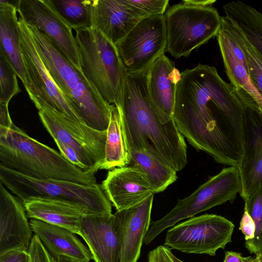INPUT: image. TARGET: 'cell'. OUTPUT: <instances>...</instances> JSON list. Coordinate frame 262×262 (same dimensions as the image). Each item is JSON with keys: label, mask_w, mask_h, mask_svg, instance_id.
<instances>
[{"label": "cell", "mask_w": 262, "mask_h": 262, "mask_svg": "<svg viewBox=\"0 0 262 262\" xmlns=\"http://www.w3.org/2000/svg\"><path fill=\"white\" fill-rule=\"evenodd\" d=\"M252 262H262V252L258 256H255Z\"/></svg>", "instance_id": "42"}, {"label": "cell", "mask_w": 262, "mask_h": 262, "mask_svg": "<svg viewBox=\"0 0 262 262\" xmlns=\"http://www.w3.org/2000/svg\"><path fill=\"white\" fill-rule=\"evenodd\" d=\"M170 249L160 245L150 251L148 254V262H174Z\"/></svg>", "instance_id": "34"}, {"label": "cell", "mask_w": 262, "mask_h": 262, "mask_svg": "<svg viewBox=\"0 0 262 262\" xmlns=\"http://www.w3.org/2000/svg\"><path fill=\"white\" fill-rule=\"evenodd\" d=\"M221 28L229 35L241 48L245 56L249 78L262 97V58L225 16H221Z\"/></svg>", "instance_id": "29"}, {"label": "cell", "mask_w": 262, "mask_h": 262, "mask_svg": "<svg viewBox=\"0 0 262 262\" xmlns=\"http://www.w3.org/2000/svg\"><path fill=\"white\" fill-rule=\"evenodd\" d=\"M100 186L117 211L137 206L156 193L144 172L132 165L110 170Z\"/></svg>", "instance_id": "15"}, {"label": "cell", "mask_w": 262, "mask_h": 262, "mask_svg": "<svg viewBox=\"0 0 262 262\" xmlns=\"http://www.w3.org/2000/svg\"><path fill=\"white\" fill-rule=\"evenodd\" d=\"M1 183L23 201L33 199L58 200L80 206L89 214L112 213V204L101 186L28 177L0 165Z\"/></svg>", "instance_id": "6"}, {"label": "cell", "mask_w": 262, "mask_h": 262, "mask_svg": "<svg viewBox=\"0 0 262 262\" xmlns=\"http://www.w3.org/2000/svg\"><path fill=\"white\" fill-rule=\"evenodd\" d=\"M234 228L231 221L221 215L193 216L168 230L164 245L186 253L214 256L231 242Z\"/></svg>", "instance_id": "9"}, {"label": "cell", "mask_w": 262, "mask_h": 262, "mask_svg": "<svg viewBox=\"0 0 262 262\" xmlns=\"http://www.w3.org/2000/svg\"><path fill=\"white\" fill-rule=\"evenodd\" d=\"M125 210L114 214H88L81 220L79 234L95 262H121Z\"/></svg>", "instance_id": "12"}, {"label": "cell", "mask_w": 262, "mask_h": 262, "mask_svg": "<svg viewBox=\"0 0 262 262\" xmlns=\"http://www.w3.org/2000/svg\"><path fill=\"white\" fill-rule=\"evenodd\" d=\"M18 24L25 62L36 94L33 103L36 107L38 110L42 106L51 107L62 116L84 124L51 76L36 49L28 25L19 16Z\"/></svg>", "instance_id": "11"}, {"label": "cell", "mask_w": 262, "mask_h": 262, "mask_svg": "<svg viewBox=\"0 0 262 262\" xmlns=\"http://www.w3.org/2000/svg\"><path fill=\"white\" fill-rule=\"evenodd\" d=\"M223 32L225 33V35L227 37L228 43L231 48V50L232 51L234 55L237 58V59L242 63V64L246 68L247 71V66L246 63V60L245 58V56L241 50V48L239 46L236 44V43L234 41V40L229 35H228L223 30L220 28Z\"/></svg>", "instance_id": "38"}, {"label": "cell", "mask_w": 262, "mask_h": 262, "mask_svg": "<svg viewBox=\"0 0 262 262\" xmlns=\"http://www.w3.org/2000/svg\"><path fill=\"white\" fill-rule=\"evenodd\" d=\"M56 258L57 262H82L65 255H60L57 256Z\"/></svg>", "instance_id": "41"}, {"label": "cell", "mask_w": 262, "mask_h": 262, "mask_svg": "<svg viewBox=\"0 0 262 262\" xmlns=\"http://www.w3.org/2000/svg\"><path fill=\"white\" fill-rule=\"evenodd\" d=\"M166 33L165 51L175 58L187 57L193 50L216 36L221 16L212 6L182 3L164 15Z\"/></svg>", "instance_id": "7"}, {"label": "cell", "mask_w": 262, "mask_h": 262, "mask_svg": "<svg viewBox=\"0 0 262 262\" xmlns=\"http://www.w3.org/2000/svg\"><path fill=\"white\" fill-rule=\"evenodd\" d=\"M154 195L141 204L125 209L121 262H137L150 225Z\"/></svg>", "instance_id": "22"}, {"label": "cell", "mask_w": 262, "mask_h": 262, "mask_svg": "<svg viewBox=\"0 0 262 262\" xmlns=\"http://www.w3.org/2000/svg\"><path fill=\"white\" fill-rule=\"evenodd\" d=\"M130 5L148 15H164L168 0H126Z\"/></svg>", "instance_id": "32"}, {"label": "cell", "mask_w": 262, "mask_h": 262, "mask_svg": "<svg viewBox=\"0 0 262 262\" xmlns=\"http://www.w3.org/2000/svg\"><path fill=\"white\" fill-rule=\"evenodd\" d=\"M0 165L35 179L97 184L95 174L82 170L14 124L10 128L0 127Z\"/></svg>", "instance_id": "3"}, {"label": "cell", "mask_w": 262, "mask_h": 262, "mask_svg": "<svg viewBox=\"0 0 262 262\" xmlns=\"http://www.w3.org/2000/svg\"><path fill=\"white\" fill-rule=\"evenodd\" d=\"M0 262H30L29 251L14 249L0 255Z\"/></svg>", "instance_id": "35"}, {"label": "cell", "mask_w": 262, "mask_h": 262, "mask_svg": "<svg viewBox=\"0 0 262 262\" xmlns=\"http://www.w3.org/2000/svg\"><path fill=\"white\" fill-rule=\"evenodd\" d=\"M252 217L255 225L254 237L246 241L245 247L251 253L258 256L262 252V186L245 201V207Z\"/></svg>", "instance_id": "30"}, {"label": "cell", "mask_w": 262, "mask_h": 262, "mask_svg": "<svg viewBox=\"0 0 262 262\" xmlns=\"http://www.w3.org/2000/svg\"><path fill=\"white\" fill-rule=\"evenodd\" d=\"M30 262H57L43 245L39 237L34 234L29 248Z\"/></svg>", "instance_id": "33"}, {"label": "cell", "mask_w": 262, "mask_h": 262, "mask_svg": "<svg viewBox=\"0 0 262 262\" xmlns=\"http://www.w3.org/2000/svg\"><path fill=\"white\" fill-rule=\"evenodd\" d=\"M181 74L172 117L178 130L215 162L238 166L245 150V107L234 88L208 65L199 63Z\"/></svg>", "instance_id": "1"}, {"label": "cell", "mask_w": 262, "mask_h": 262, "mask_svg": "<svg viewBox=\"0 0 262 262\" xmlns=\"http://www.w3.org/2000/svg\"><path fill=\"white\" fill-rule=\"evenodd\" d=\"M129 164L141 169L156 193L165 190L177 179V171L161 157L154 146L147 144L127 151Z\"/></svg>", "instance_id": "23"}, {"label": "cell", "mask_w": 262, "mask_h": 262, "mask_svg": "<svg viewBox=\"0 0 262 262\" xmlns=\"http://www.w3.org/2000/svg\"><path fill=\"white\" fill-rule=\"evenodd\" d=\"M17 77L12 67L0 53V103L9 104L10 100L21 92Z\"/></svg>", "instance_id": "31"}, {"label": "cell", "mask_w": 262, "mask_h": 262, "mask_svg": "<svg viewBox=\"0 0 262 262\" xmlns=\"http://www.w3.org/2000/svg\"><path fill=\"white\" fill-rule=\"evenodd\" d=\"M16 7L19 16L27 25L47 36L68 60L81 71L79 51L72 29L46 0H19Z\"/></svg>", "instance_id": "13"}, {"label": "cell", "mask_w": 262, "mask_h": 262, "mask_svg": "<svg viewBox=\"0 0 262 262\" xmlns=\"http://www.w3.org/2000/svg\"><path fill=\"white\" fill-rule=\"evenodd\" d=\"M29 222L32 232L55 258L65 255L82 262L93 259L88 247L71 231L36 219H31Z\"/></svg>", "instance_id": "20"}, {"label": "cell", "mask_w": 262, "mask_h": 262, "mask_svg": "<svg viewBox=\"0 0 262 262\" xmlns=\"http://www.w3.org/2000/svg\"><path fill=\"white\" fill-rule=\"evenodd\" d=\"M253 259L251 256L244 257L240 253L227 251L224 262H252Z\"/></svg>", "instance_id": "39"}, {"label": "cell", "mask_w": 262, "mask_h": 262, "mask_svg": "<svg viewBox=\"0 0 262 262\" xmlns=\"http://www.w3.org/2000/svg\"><path fill=\"white\" fill-rule=\"evenodd\" d=\"M23 201L0 184V255L14 249L29 251L32 230Z\"/></svg>", "instance_id": "17"}, {"label": "cell", "mask_w": 262, "mask_h": 262, "mask_svg": "<svg viewBox=\"0 0 262 262\" xmlns=\"http://www.w3.org/2000/svg\"><path fill=\"white\" fill-rule=\"evenodd\" d=\"M73 30L92 28L93 0H46Z\"/></svg>", "instance_id": "28"}, {"label": "cell", "mask_w": 262, "mask_h": 262, "mask_svg": "<svg viewBox=\"0 0 262 262\" xmlns=\"http://www.w3.org/2000/svg\"><path fill=\"white\" fill-rule=\"evenodd\" d=\"M242 190L238 166L224 168L200 185L192 193L179 199L176 206L160 219L150 223L144 243L149 244L158 235L179 222L194 216L227 202H233Z\"/></svg>", "instance_id": "8"}, {"label": "cell", "mask_w": 262, "mask_h": 262, "mask_svg": "<svg viewBox=\"0 0 262 262\" xmlns=\"http://www.w3.org/2000/svg\"><path fill=\"white\" fill-rule=\"evenodd\" d=\"M172 258H173L174 262H184V261H182L181 260H180V259H179L178 258H177V257H176L173 254L172 256Z\"/></svg>", "instance_id": "43"}, {"label": "cell", "mask_w": 262, "mask_h": 262, "mask_svg": "<svg viewBox=\"0 0 262 262\" xmlns=\"http://www.w3.org/2000/svg\"><path fill=\"white\" fill-rule=\"evenodd\" d=\"M148 16L126 0H93L92 28L115 45Z\"/></svg>", "instance_id": "16"}, {"label": "cell", "mask_w": 262, "mask_h": 262, "mask_svg": "<svg viewBox=\"0 0 262 262\" xmlns=\"http://www.w3.org/2000/svg\"><path fill=\"white\" fill-rule=\"evenodd\" d=\"M245 111V150L238 166L241 182L240 196L245 201L262 186V116L249 102Z\"/></svg>", "instance_id": "14"}, {"label": "cell", "mask_w": 262, "mask_h": 262, "mask_svg": "<svg viewBox=\"0 0 262 262\" xmlns=\"http://www.w3.org/2000/svg\"><path fill=\"white\" fill-rule=\"evenodd\" d=\"M36 49L51 76L88 127L107 130L111 105L100 95L82 72L75 67L45 34L28 25Z\"/></svg>", "instance_id": "4"}, {"label": "cell", "mask_w": 262, "mask_h": 262, "mask_svg": "<svg viewBox=\"0 0 262 262\" xmlns=\"http://www.w3.org/2000/svg\"><path fill=\"white\" fill-rule=\"evenodd\" d=\"M239 229L244 235L246 241L252 239L254 237L255 225L252 217L245 209L240 222Z\"/></svg>", "instance_id": "36"}, {"label": "cell", "mask_w": 262, "mask_h": 262, "mask_svg": "<svg viewBox=\"0 0 262 262\" xmlns=\"http://www.w3.org/2000/svg\"><path fill=\"white\" fill-rule=\"evenodd\" d=\"M216 38L230 84L234 89H241L250 95L257 104L262 116V97L251 82L246 68L234 55L226 36L221 29Z\"/></svg>", "instance_id": "26"}, {"label": "cell", "mask_w": 262, "mask_h": 262, "mask_svg": "<svg viewBox=\"0 0 262 262\" xmlns=\"http://www.w3.org/2000/svg\"><path fill=\"white\" fill-rule=\"evenodd\" d=\"M149 69L126 72L118 107L126 151L149 143L177 172L187 163V146L172 119L163 124L151 105L147 88Z\"/></svg>", "instance_id": "2"}, {"label": "cell", "mask_w": 262, "mask_h": 262, "mask_svg": "<svg viewBox=\"0 0 262 262\" xmlns=\"http://www.w3.org/2000/svg\"><path fill=\"white\" fill-rule=\"evenodd\" d=\"M166 42L164 15H148L116 47L126 72L137 73L148 69L164 53Z\"/></svg>", "instance_id": "10"}, {"label": "cell", "mask_w": 262, "mask_h": 262, "mask_svg": "<svg viewBox=\"0 0 262 262\" xmlns=\"http://www.w3.org/2000/svg\"><path fill=\"white\" fill-rule=\"evenodd\" d=\"M8 104L0 103V127L10 128L14 124L10 116Z\"/></svg>", "instance_id": "37"}, {"label": "cell", "mask_w": 262, "mask_h": 262, "mask_svg": "<svg viewBox=\"0 0 262 262\" xmlns=\"http://www.w3.org/2000/svg\"><path fill=\"white\" fill-rule=\"evenodd\" d=\"M75 31L83 74L105 101L118 105L126 72L116 46L93 28Z\"/></svg>", "instance_id": "5"}, {"label": "cell", "mask_w": 262, "mask_h": 262, "mask_svg": "<svg viewBox=\"0 0 262 262\" xmlns=\"http://www.w3.org/2000/svg\"><path fill=\"white\" fill-rule=\"evenodd\" d=\"M38 115L55 142L61 143L76 151L87 162L94 174L100 169L104 160L103 157L84 140L68 130L47 111L38 110Z\"/></svg>", "instance_id": "25"}, {"label": "cell", "mask_w": 262, "mask_h": 262, "mask_svg": "<svg viewBox=\"0 0 262 262\" xmlns=\"http://www.w3.org/2000/svg\"><path fill=\"white\" fill-rule=\"evenodd\" d=\"M105 147V158L100 169L112 170L127 166L129 157L122 136L118 107L111 105Z\"/></svg>", "instance_id": "27"}, {"label": "cell", "mask_w": 262, "mask_h": 262, "mask_svg": "<svg viewBox=\"0 0 262 262\" xmlns=\"http://www.w3.org/2000/svg\"><path fill=\"white\" fill-rule=\"evenodd\" d=\"M223 10L226 17L262 58V13L241 1L228 2Z\"/></svg>", "instance_id": "24"}, {"label": "cell", "mask_w": 262, "mask_h": 262, "mask_svg": "<svg viewBox=\"0 0 262 262\" xmlns=\"http://www.w3.org/2000/svg\"><path fill=\"white\" fill-rule=\"evenodd\" d=\"M181 76L174 62L164 53L149 69L147 88L151 105L163 124L173 119L176 87Z\"/></svg>", "instance_id": "18"}, {"label": "cell", "mask_w": 262, "mask_h": 262, "mask_svg": "<svg viewBox=\"0 0 262 262\" xmlns=\"http://www.w3.org/2000/svg\"><path fill=\"white\" fill-rule=\"evenodd\" d=\"M16 2L0 0V53L21 80L32 101L36 94L25 62L21 47Z\"/></svg>", "instance_id": "19"}, {"label": "cell", "mask_w": 262, "mask_h": 262, "mask_svg": "<svg viewBox=\"0 0 262 262\" xmlns=\"http://www.w3.org/2000/svg\"><path fill=\"white\" fill-rule=\"evenodd\" d=\"M23 203L28 217L65 228L78 235L83 216L89 214L80 206L58 200L33 199Z\"/></svg>", "instance_id": "21"}, {"label": "cell", "mask_w": 262, "mask_h": 262, "mask_svg": "<svg viewBox=\"0 0 262 262\" xmlns=\"http://www.w3.org/2000/svg\"><path fill=\"white\" fill-rule=\"evenodd\" d=\"M215 0H184L182 3L199 6H212Z\"/></svg>", "instance_id": "40"}]
</instances>
